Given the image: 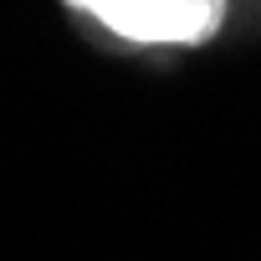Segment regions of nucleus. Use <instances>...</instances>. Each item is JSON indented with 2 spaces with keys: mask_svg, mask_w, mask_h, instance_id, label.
I'll return each mask as SVG.
<instances>
[{
  "mask_svg": "<svg viewBox=\"0 0 261 261\" xmlns=\"http://www.w3.org/2000/svg\"><path fill=\"white\" fill-rule=\"evenodd\" d=\"M77 11L97 16L108 31L128 41H210L225 21V0H72Z\"/></svg>",
  "mask_w": 261,
  "mask_h": 261,
  "instance_id": "1",
  "label": "nucleus"
}]
</instances>
